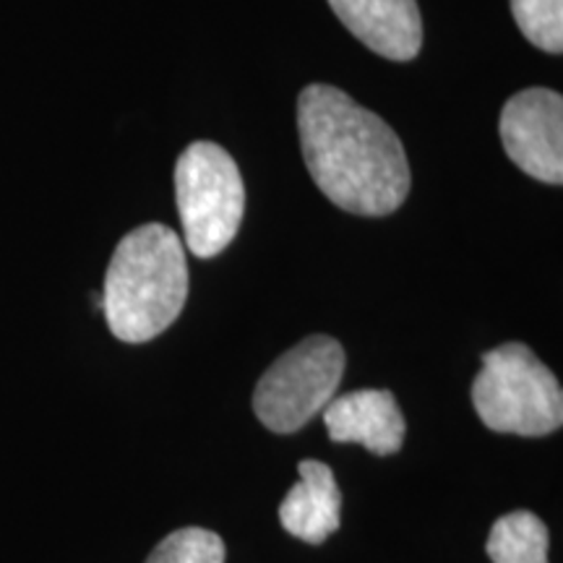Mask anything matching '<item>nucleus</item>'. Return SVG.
Here are the masks:
<instances>
[{
  "instance_id": "1",
  "label": "nucleus",
  "mask_w": 563,
  "mask_h": 563,
  "mask_svg": "<svg viewBox=\"0 0 563 563\" xmlns=\"http://www.w3.org/2000/svg\"><path fill=\"white\" fill-rule=\"evenodd\" d=\"M300 150L319 191L334 207L386 217L402 207L412 175L402 141L376 112L329 84L298 97Z\"/></svg>"
},
{
  "instance_id": "2",
  "label": "nucleus",
  "mask_w": 563,
  "mask_h": 563,
  "mask_svg": "<svg viewBox=\"0 0 563 563\" xmlns=\"http://www.w3.org/2000/svg\"><path fill=\"white\" fill-rule=\"evenodd\" d=\"M102 313L121 342L141 344L178 319L188 298L186 245L167 224H141L112 253Z\"/></svg>"
},
{
  "instance_id": "3",
  "label": "nucleus",
  "mask_w": 563,
  "mask_h": 563,
  "mask_svg": "<svg viewBox=\"0 0 563 563\" xmlns=\"http://www.w3.org/2000/svg\"><path fill=\"white\" fill-rule=\"evenodd\" d=\"M473 405L485 428L538 439L559 431L563 391L553 371L522 342L485 352L473 384Z\"/></svg>"
},
{
  "instance_id": "4",
  "label": "nucleus",
  "mask_w": 563,
  "mask_h": 563,
  "mask_svg": "<svg viewBox=\"0 0 563 563\" xmlns=\"http://www.w3.org/2000/svg\"><path fill=\"white\" fill-rule=\"evenodd\" d=\"M175 201L183 243L199 258H214L235 241L245 188L235 159L211 141H194L175 162Z\"/></svg>"
},
{
  "instance_id": "5",
  "label": "nucleus",
  "mask_w": 563,
  "mask_h": 563,
  "mask_svg": "<svg viewBox=\"0 0 563 563\" xmlns=\"http://www.w3.org/2000/svg\"><path fill=\"white\" fill-rule=\"evenodd\" d=\"M344 365L347 357L334 336H308L269 365L253 391V412L272 433L300 431L332 402Z\"/></svg>"
},
{
  "instance_id": "6",
  "label": "nucleus",
  "mask_w": 563,
  "mask_h": 563,
  "mask_svg": "<svg viewBox=\"0 0 563 563\" xmlns=\"http://www.w3.org/2000/svg\"><path fill=\"white\" fill-rule=\"evenodd\" d=\"M501 144L519 170L530 178L561 186L563 180V100L559 91L534 87L504 104Z\"/></svg>"
},
{
  "instance_id": "7",
  "label": "nucleus",
  "mask_w": 563,
  "mask_h": 563,
  "mask_svg": "<svg viewBox=\"0 0 563 563\" xmlns=\"http://www.w3.org/2000/svg\"><path fill=\"white\" fill-rule=\"evenodd\" d=\"M352 37L386 60H412L422 47L418 0H329Z\"/></svg>"
},
{
  "instance_id": "8",
  "label": "nucleus",
  "mask_w": 563,
  "mask_h": 563,
  "mask_svg": "<svg viewBox=\"0 0 563 563\" xmlns=\"http://www.w3.org/2000/svg\"><path fill=\"white\" fill-rule=\"evenodd\" d=\"M321 412L334 443H361L376 456L397 454L402 449L407 426L391 391H350L332 399Z\"/></svg>"
},
{
  "instance_id": "9",
  "label": "nucleus",
  "mask_w": 563,
  "mask_h": 563,
  "mask_svg": "<svg viewBox=\"0 0 563 563\" xmlns=\"http://www.w3.org/2000/svg\"><path fill=\"white\" fill-rule=\"evenodd\" d=\"M300 481L279 504V522L302 543L321 545L329 534L340 530L342 493L329 464L302 460L298 464Z\"/></svg>"
},
{
  "instance_id": "10",
  "label": "nucleus",
  "mask_w": 563,
  "mask_h": 563,
  "mask_svg": "<svg viewBox=\"0 0 563 563\" xmlns=\"http://www.w3.org/2000/svg\"><path fill=\"white\" fill-rule=\"evenodd\" d=\"M551 534L538 514L511 511L504 514L488 534V551L493 563H548Z\"/></svg>"
},
{
  "instance_id": "11",
  "label": "nucleus",
  "mask_w": 563,
  "mask_h": 563,
  "mask_svg": "<svg viewBox=\"0 0 563 563\" xmlns=\"http://www.w3.org/2000/svg\"><path fill=\"white\" fill-rule=\"evenodd\" d=\"M519 32L540 51H563V0H511Z\"/></svg>"
},
{
  "instance_id": "12",
  "label": "nucleus",
  "mask_w": 563,
  "mask_h": 563,
  "mask_svg": "<svg viewBox=\"0 0 563 563\" xmlns=\"http://www.w3.org/2000/svg\"><path fill=\"white\" fill-rule=\"evenodd\" d=\"M146 563H224V543L203 527H183L167 534Z\"/></svg>"
}]
</instances>
